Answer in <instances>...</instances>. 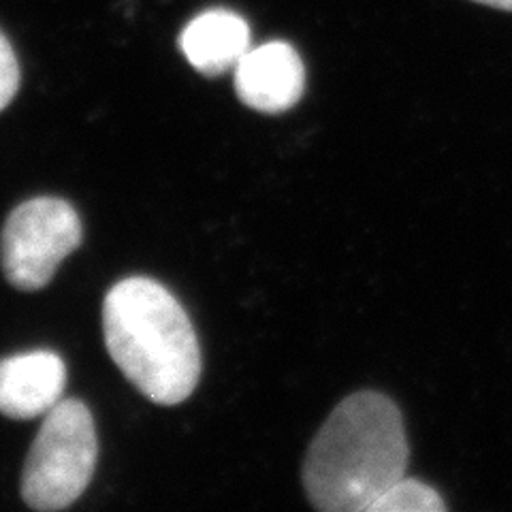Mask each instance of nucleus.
<instances>
[{"instance_id":"nucleus-1","label":"nucleus","mask_w":512,"mask_h":512,"mask_svg":"<svg viewBox=\"0 0 512 512\" xmlns=\"http://www.w3.org/2000/svg\"><path fill=\"white\" fill-rule=\"evenodd\" d=\"M406 466L402 412L387 395L361 391L320 427L303 463V487L320 510L370 512L406 476Z\"/></svg>"},{"instance_id":"nucleus-2","label":"nucleus","mask_w":512,"mask_h":512,"mask_svg":"<svg viewBox=\"0 0 512 512\" xmlns=\"http://www.w3.org/2000/svg\"><path fill=\"white\" fill-rule=\"evenodd\" d=\"M107 352L133 387L160 406H178L197 389L201 348L182 303L160 282L133 276L103 303Z\"/></svg>"},{"instance_id":"nucleus-3","label":"nucleus","mask_w":512,"mask_h":512,"mask_svg":"<svg viewBox=\"0 0 512 512\" xmlns=\"http://www.w3.org/2000/svg\"><path fill=\"white\" fill-rule=\"evenodd\" d=\"M99 457L92 412L79 399H60L45 414L32 442L24 472L22 498L35 510L69 508L86 491Z\"/></svg>"},{"instance_id":"nucleus-4","label":"nucleus","mask_w":512,"mask_h":512,"mask_svg":"<svg viewBox=\"0 0 512 512\" xmlns=\"http://www.w3.org/2000/svg\"><path fill=\"white\" fill-rule=\"evenodd\" d=\"M84 237L75 207L58 197L24 201L7 216L0 233V265L18 291H41L58 265L79 248Z\"/></svg>"},{"instance_id":"nucleus-5","label":"nucleus","mask_w":512,"mask_h":512,"mask_svg":"<svg viewBox=\"0 0 512 512\" xmlns=\"http://www.w3.org/2000/svg\"><path fill=\"white\" fill-rule=\"evenodd\" d=\"M235 71V92L246 107L261 114H282L306 90V67L284 41L250 47Z\"/></svg>"},{"instance_id":"nucleus-6","label":"nucleus","mask_w":512,"mask_h":512,"mask_svg":"<svg viewBox=\"0 0 512 512\" xmlns=\"http://www.w3.org/2000/svg\"><path fill=\"white\" fill-rule=\"evenodd\" d=\"M67 387V365L52 350H30L0 361V414L28 421L50 412Z\"/></svg>"},{"instance_id":"nucleus-7","label":"nucleus","mask_w":512,"mask_h":512,"mask_svg":"<svg viewBox=\"0 0 512 512\" xmlns=\"http://www.w3.org/2000/svg\"><path fill=\"white\" fill-rule=\"evenodd\" d=\"M180 50L195 71L205 77L227 73L250 50L248 22L227 9L199 13L182 30Z\"/></svg>"},{"instance_id":"nucleus-8","label":"nucleus","mask_w":512,"mask_h":512,"mask_svg":"<svg viewBox=\"0 0 512 512\" xmlns=\"http://www.w3.org/2000/svg\"><path fill=\"white\" fill-rule=\"evenodd\" d=\"M446 504L431 487L419 483V480L402 478L382 493V498L372 506L370 512H431V510H444Z\"/></svg>"},{"instance_id":"nucleus-9","label":"nucleus","mask_w":512,"mask_h":512,"mask_svg":"<svg viewBox=\"0 0 512 512\" xmlns=\"http://www.w3.org/2000/svg\"><path fill=\"white\" fill-rule=\"evenodd\" d=\"M20 90V62L15 58L9 39L0 32V111H3L13 96Z\"/></svg>"},{"instance_id":"nucleus-10","label":"nucleus","mask_w":512,"mask_h":512,"mask_svg":"<svg viewBox=\"0 0 512 512\" xmlns=\"http://www.w3.org/2000/svg\"><path fill=\"white\" fill-rule=\"evenodd\" d=\"M480 5H489L495 9H504V11H512V0H476Z\"/></svg>"}]
</instances>
